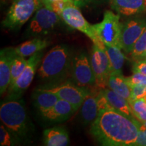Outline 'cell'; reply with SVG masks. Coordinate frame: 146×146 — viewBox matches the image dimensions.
Instances as JSON below:
<instances>
[{"label": "cell", "instance_id": "23", "mask_svg": "<svg viewBox=\"0 0 146 146\" xmlns=\"http://www.w3.org/2000/svg\"><path fill=\"white\" fill-rule=\"evenodd\" d=\"M27 64V60L23 56H19L16 54L13 58L11 67V77H10V85L9 89H10L15 83L16 80L25 70Z\"/></svg>", "mask_w": 146, "mask_h": 146}, {"label": "cell", "instance_id": "13", "mask_svg": "<svg viewBox=\"0 0 146 146\" xmlns=\"http://www.w3.org/2000/svg\"><path fill=\"white\" fill-rule=\"evenodd\" d=\"M78 109L68 102L60 99L50 109L41 113L42 118L52 123H60L72 117Z\"/></svg>", "mask_w": 146, "mask_h": 146}, {"label": "cell", "instance_id": "31", "mask_svg": "<svg viewBox=\"0 0 146 146\" xmlns=\"http://www.w3.org/2000/svg\"><path fill=\"white\" fill-rule=\"evenodd\" d=\"M74 4L79 8L85 7L93 3L95 0H73Z\"/></svg>", "mask_w": 146, "mask_h": 146}, {"label": "cell", "instance_id": "28", "mask_svg": "<svg viewBox=\"0 0 146 146\" xmlns=\"http://www.w3.org/2000/svg\"><path fill=\"white\" fill-rule=\"evenodd\" d=\"M130 85H146V75L140 72H133L132 75L127 77Z\"/></svg>", "mask_w": 146, "mask_h": 146}, {"label": "cell", "instance_id": "27", "mask_svg": "<svg viewBox=\"0 0 146 146\" xmlns=\"http://www.w3.org/2000/svg\"><path fill=\"white\" fill-rule=\"evenodd\" d=\"M131 99L134 100L139 98H144L146 94V85H131ZM130 101V100H129Z\"/></svg>", "mask_w": 146, "mask_h": 146}, {"label": "cell", "instance_id": "15", "mask_svg": "<svg viewBox=\"0 0 146 146\" xmlns=\"http://www.w3.org/2000/svg\"><path fill=\"white\" fill-rule=\"evenodd\" d=\"M111 8L120 15L132 16L146 11V0H109Z\"/></svg>", "mask_w": 146, "mask_h": 146}, {"label": "cell", "instance_id": "3", "mask_svg": "<svg viewBox=\"0 0 146 146\" xmlns=\"http://www.w3.org/2000/svg\"><path fill=\"white\" fill-rule=\"evenodd\" d=\"M0 119L1 123L14 133L21 141L29 139L33 128L23 101L10 99L1 104Z\"/></svg>", "mask_w": 146, "mask_h": 146}, {"label": "cell", "instance_id": "14", "mask_svg": "<svg viewBox=\"0 0 146 146\" xmlns=\"http://www.w3.org/2000/svg\"><path fill=\"white\" fill-rule=\"evenodd\" d=\"M16 53L14 48H5L0 52V93L3 95L10 85L11 67Z\"/></svg>", "mask_w": 146, "mask_h": 146}, {"label": "cell", "instance_id": "12", "mask_svg": "<svg viewBox=\"0 0 146 146\" xmlns=\"http://www.w3.org/2000/svg\"><path fill=\"white\" fill-rule=\"evenodd\" d=\"M42 58L43 52H39L30 56L27 60V64L25 70L16 80L13 86L9 89L11 99H18L30 86Z\"/></svg>", "mask_w": 146, "mask_h": 146}, {"label": "cell", "instance_id": "5", "mask_svg": "<svg viewBox=\"0 0 146 146\" xmlns=\"http://www.w3.org/2000/svg\"><path fill=\"white\" fill-rule=\"evenodd\" d=\"M62 18L57 13L43 5L31 20L26 33L28 36L40 37L54 31L59 26Z\"/></svg>", "mask_w": 146, "mask_h": 146}, {"label": "cell", "instance_id": "29", "mask_svg": "<svg viewBox=\"0 0 146 146\" xmlns=\"http://www.w3.org/2000/svg\"><path fill=\"white\" fill-rule=\"evenodd\" d=\"M139 133L137 138L136 142L135 143V146H146V127L139 121Z\"/></svg>", "mask_w": 146, "mask_h": 146}, {"label": "cell", "instance_id": "18", "mask_svg": "<svg viewBox=\"0 0 146 146\" xmlns=\"http://www.w3.org/2000/svg\"><path fill=\"white\" fill-rule=\"evenodd\" d=\"M43 144L46 146H66L70 142L68 133L63 127H55L43 131Z\"/></svg>", "mask_w": 146, "mask_h": 146}, {"label": "cell", "instance_id": "10", "mask_svg": "<svg viewBox=\"0 0 146 146\" xmlns=\"http://www.w3.org/2000/svg\"><path fill=\"white\" fill-rule=\"evenodd\" d=\"M146 29V18L134 16L122 23L120 48L125 54H130L135 43Z\"/></svg>", "mask_w": 146, "mask_h": 146}, {"label": "cell", "instance_id": "16", "mask_svg": "<svg viewBox=\"0 0 146 146\" xmlns=\"http://www.w3.org/2000/svg\"><path fill=\"white\" fill-rule=\"evenodd\" d=\"M80 116L84 125H91L99 115L100 110L97 101V92L90 91L82 104Z\"/></svg>", "mask_w": 146, "mask_h": 146}, {"label": "cell", "instance_id": "34", "mask_svg": "<svg viewBox=\"0 0 146 146\" xmlns=\"http://www.w3.org/2000/svg\"><path fill=\"white\" fill-rule=\"evenodd\" d=\"M142 124H143V125H144V127H146V121H145V122H143V123H142Z\"/></svg>", "mask_w": 146, "mask_h": 146}, {"label": "cell", "instance_id": "6", "mask_svg": "<svg viewBox=\"0 0 146 146\" xmlns=\"http://www.w3.org/2000/svg\"><path fill=\"white\" fill-rule=\"evenodd\" d=\"M120 15L110 10H106L104 14L103 20L94 25L97 36L106 45L120 47V39L122 23Z\"/></svg>", "mask_w": 146, "mask_h": 146}, {"label": "cell", "instance_id": "4", "mask_svg": "<svg viewBox=\"0 0 146 146\" xmlns=\"http://www.w3.org/2000/svg\"><path fill=\"white\" fill-rule=\"evenodd\" d=\"M43 5L42 0H14L1 23L3 27L18 30Z\"/></svg>", "mask_w": 146, "mask_h": 146}, {"label": "cell", "instance_id": "26", "mask_svg": "<svg viewBox=\"0 0 146 146\" xmlns=\"http://www.w3.org/2000/svg\"><path fill=\"white\" fill-rule=\"evenodd\" d=\"M146 51V29L142 33L139 38L135 43L131 52L130 53V57L133 61L139 60Z\"/></svg>", "mask_w": 146, "mask_h": 146}, {"label": "cell", "instance_id": "19", "mask_svg": "<svg viewBox=\"0 0 146 146\" xmlns=\"http://www.w3.org/2000/svg\"><path fill=\"white\" fill-rule=\"evenodd\" d=\"M108 87L123 97L128 101L131 99V87L127 77L122 72H111L108 81Z\"/></svg>", "mask_w": 146, "mask_h": 146}, {"label": "cell", "instance_id": "2", "mask_svg": "<svg viewBox=\"0 0 146 146\" xmlns=\"http://www.w3.org/2000/svg\"><path fill=\"white\" fill-rule=\"evenodd\" d=\"M74 52L68 45H58L53 47L42 58L37 69L38 77L51 87L67 81L70 77Z\"/></svg>", "mask_w": 146, "mask_h": 146}, {"label": "cell", "instance_id": "11", "mask_svg": "<svg viewBox=\"0 0 146 146\" xmlns=\"http://www.w3.org/2000/svg\"><path fill=\"white\" fill-rule=\"evenodd\" d=\"M41 88L54 93L60 99L68 102L78 110L90 92L88 87H80L69 81L54 86L41 87Z\"/></svg>", "mask_w": 146, "mask_h": 146}, {"label": "cell", "instance_id": "20", "mask_svg": "<svg viewBox=\"0 0 146 146\" xmlns=\"http://www.w3.org/2000/svg\"><path fill=\"white\" fill-rule=\"evenodd\" d=\"M33 100L35 106L40 113H42L54 106L60 98L54 93L39 87L33 94Z\"/></svg>", "mask_w": 146, "mask_h": 146}, {"label": "cell", "instance_id": "17", "mask_svg": "<svg viewBox=\"0 0 146 146\" xmlns=\"http://www.w3.org/2000/svg\"><path fill=\"white\" fill-rule=\"evenodd\" d=\"M102 91L110 105L115 110L118 111L120 114L125 115V116L131 118V119L135 118L133 114L130 104L127 99L116 94L108 87L102 89Z\"/></svg>", "mask_w": 146, "mask_h": 146}, {"label": "cell", "instance_id": "22", "mask_svg": "<svg viewBox=\"0 0 146 146\" xmlns=\"http://www.w3.org/2000/svg\"><path fill=\"white\" fill-rule=\"evenodd\" d=\"M104 48L108 56L111 72H122V68L126 57L122 52V49L117 46L104 45Z\"/></svg>", "mask_w": 146, "mask_h": 146}, {"label": "cell", "instance_id": "7", "mask_svg": "<svg viewBox=\"0 0 146 146\" xmlns=\"http://www.w3.org/2000/svg\"><path fill=\"white\" fill-rule=\"evenodd\" d=\"M60 16L63 21L73 29L81 31L87 35L94 44L104 47V44L102 43L95 31L94 25L89 24L84 18L78 7L74 4V2L69 3L64 8Z\"/></svg>", "mask_w": 146, "mask_h": 146}, {"label": "cell", "instance_id": "32", "mask_svg": "<svg viewBox=\"0 0 146 146\" xmlns=\"http://www.w3.org/2000/svg\"><path fill=\"white\" fill-rule=\"evenodd\" d=\"M72 1L73 0H42V2H43V5H46L51 4V3L58 2V1Z\"/></svg>", "mask_w": 146, "mask_h": 146}, {"label": "cell", "instance_id": "1", "mask_svg": "<svg viewBox=\"0 0 146 146\" xmlns=\"http://www.w3.org/2000/svg\"><path fill=\"white\" fill-rule=\"evenodd\" d=\"M139 120L131 119L114 109L100 111L91 125L90 133L102 145H135L139 133Z\"/></svg>", "mask_w": 146, "mask_h": 146}, {"label": "cell", "instance_id": "9", "mask_svg": "<svg viewBox=\"0 0 146 146\" xmlns=\"http://www.w3.org/2000/svg\"><path fill=\"white\" fill-rule=\"evenodd\" d=\"M90 60L96 77V86L100 89L106 88L111 69L108 56L104 47L94 43L90 54Z\"/></svg>", "mask_w": 146, "mask_h": 146}, {"label": "cell", "instance_id": "21", "mask_svg": "<svg viewBox=\"0 0 146 146\" xmlns=\"http://www.w3.org/2000/svg\"><path fill=\"white\" fill-rule=\"evenodd\" d=\"M50 45L47 39L41 37H34L33 39L23 42L14 48L15 52L24 58L30 57L36 53L42 52Z\"/></svg>", "mask_w": 146, "mask_h": 146}, {"label": "cell", "instance_id": "8", "mask_svg": "<svg viewBox=\"0 0 146 146\" xmlns=\"http://www.w3.org/2000/svg\"><path fill=\"white\" fill-rule=\"evenodd\" d=\"M72 81L80 87L96 86V77L91 64L90 56L85 50L74 53L71 66Z\"/></svg>", "mask_w": 146, "mask_h": 146}, {"label": "cell", "instance_id": "33", "mask_svg": "<svg viewBox=\"0 0 146 146\" xmlns=\"http://www.w3.org/2000/svg\"><path fill=\"white\" fill-rule=\"evenodd\" d=\"M141 59H146V51L145 52V53H144V54L142 55V56L141 58H140L139 60H141Z\"/></svg>", "mask_w": 146, "mask_h": 146}, {"label": "cell", "instance_id": "25", "mask_svg": "<svg viewBox=\"0 0 146 146\" xmlns=\"http://www.w3.org/2000/svg\"><path fill=\"white\" fill-rule=\"evenodd\" d=\"M21 140L14 133L9 130L5 126H0V145L1 146L16 145L20 143Z\"/></svg>", "mask_w": 146, "mask_h": 146}, {"label": "cell", "instance_id": "30", "mask_svg": "<svg viewBox=\"0 0 146 146\" xmlns=\"http://www.w3.org/2000/svg\"><path fill=\"white\" fill-rule=\"evenodd\" d=\"M133 72H140L146 75V59H141L133 61Z\"/></svg>", "mask_w": 146, "mask_h": 146}, {"label": "cell", "instance_id": "24", "mask_svg": "<svg viewBox=\"0 0 146 146\" xmlns=\"http://www.w3.org/2000/svg\"><path fill=\"white\" fill-rule=\"evenodd\" d=\"M129 102L135 118L141 123L146 121V100L145 98L130 100Z\"/></svg>", "mask_w": 146, "mask_h": 146}, {"label": "cell", "instance_id": "35", "mask_svg": "<svg viewBox=\"0 0 146 146\" xmlns=\"http://www.w3.org/2000/svg\"><path fill=\"white\" fill-rule=\"evenodd\" d=\"M144 98H145V100H146V96H145V97H144Z\"/></svg>", "mask_w": 146, "mask_h": 146}]
</instances>
